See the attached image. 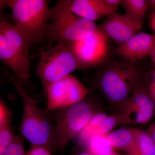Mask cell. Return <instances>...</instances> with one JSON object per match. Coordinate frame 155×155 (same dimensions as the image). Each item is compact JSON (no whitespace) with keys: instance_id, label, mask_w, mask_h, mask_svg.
<instances>
[{"instance_id":"1","label":"cell","mask_w":155,"mask_h":155,"mask_svg":"<svg viewBox=\"0 0 155 155\" xmlns=\"http://www.w3.org/2000/svg\"><path fill=\"white\" fill-rule=\"evenodd\" d=\"M137 62L108 59L97 71L94 86L110 103L120 107L144 79L143 70Z\"/></svg>"},{"instance_id":"2","label":"cell","mask_w":155,"mask_h":155,"mask_svg":"<svg viewBox=\"0 0 155 155\" xmlns=\"http://www.w3.org/2000/svg\"><path fill=\"white\" fill-rule=\"evenodd\" d=\"M2 70L14 84L22 99L23 110L19 127L20 134L30 143L31 145L44 147L53 153L57 150L55 128L49 112L38 107L8 69L4 68Z\"/></svg>"},{"instance_id":"3","label":"cell","mask_w":155,"mask_h":155,"mask_svg":"<svg viewBox=\"0 0 155 155\" xmlns=\"http://www.w3.org/2000/svg\"><path fill=\"white\" fill-rule=\"evenodd\" d=\"M70 0L58 1L49 14L46 38L57 43L68 45L92 35L97 26L94 22L73 14Z\"/></svg>"},{"instance_id":"4","label":"cell","mask_w":155,"mask_h":155,"mask_svg":"<svg viewBox=\"0 0 155 155\" xmlns=\"http://www.w3.org/2000/svg\"><path fill=\"white\" fill-rule=\"evenodd\" d=\"M15 26L29 46L46 38L50 10L45 0H9Z\"/></svg>"},{"instance_id":"5","label":"cell","mask_w":155,"mask_h":155,"mask_svg":"<svg viewBox=\"0 0 155 155\" xmlns=\"http://www.w3.org/2000/svg\"><path fill=\"white\" fill-rule=\"evenodd\" d=\"M29 45L15 25L1 20L0 59L13 71L15 78L22 84L29 81L30 64Z\"/></svg>"},{"instance_id":"6","label":"cell","mask_w":155,"mask_h":155,"mask_svg":"<svg viewBox=\"0 0 155 155\" xmlns=\"http://www.w3.org/2000/svg\"><path fill=\"white\" fill-rule=\"evenodd\" d=\"M84 99L71 105L48 111L55 122L56 147L61 153L97 113L93 103Z\"/></svg>"},{"instance_id":"7","label":"cell","mask_w":155,"mask_h":155,"mask_svg":"<svg viewBox=\"0 0 155 155\" xmlns=\"http://www.w3.org/2000/svg\"><path fill=\"white\" fill-rule=\"evenodd\" d=\"M81 69L69 45L57 43L41 53L36 75L41 81L45 94L52 84Z\"/></svg>"},{"instance_id":"8","label":"cell","mask_w":155,"mask_h":155,"mask_svg":"<svg viewBox=\"0 0 155 155\" xmlns=\"http://www.w3.org/2000/svg\"><path fill=\"white\" fill-rule=\"evenodd\" d=\"M109 38L100 27L90 36L69 45L81 69L100 66L110 54Z\"/></svg>"},{"instance_id":"9","label":"cell","mask_w":155,"mask_h":155,"mask_svg":"<svg viewBox=\"0 0 155 155\" xmlns=\"http://www.w3.org/2000/svg\"><path fill=\"white\" fill-rule=\"evenodd\" d=\"M91 92L75 76L70 74L49 87L46 110L51 111L80 101Z\"/></svg>"},{"instance_id":"10","label":"cell","mask_w":155,"mask_h":155,"mask_svg":"<svg viewBox=\"0 0 155 155\" xmlns=\"http://www.w3.org/2000/svg\"><path fill=\"white\" fill-rule=\"evenodd\" d=\"M119 110L127 123L142 124L152 119L155 113V104L150 98L144 79L121 105Z\"/></svg>"},{"instance_id":"11","label":"cell","mask_w":155,"mask_h":155,"mask_svg":"<svg viewBox=\"0 0 155 155\" xmlns=\"http://www.w3.org/2000/svg\"><path fill=\"white\" fill-rule=\"evenodd\" d=\"M142 26L126 14L114 12L107 16L100 27L119 46L137 34Z\"/></svg>"},{"instance_id":"12","label":"cell","mask_w":155,"mask_h":155,"mask_svg":"<svg viewBox=\"0 0 155 155\" xmlns=\"http://www.w3.org/2000/svg\"><path fill=\"white\" fill-rule=\"evenodd\" d=\"M155 46V35L140 32L118 46L114 54L121 60L137 62L149 55Z\"/></svg>"},{"instance_id":"13","label":"cell","mask_w":155,"mask_h":155,"mask_svg":"<svg viewBox=\"0 0 155 155\" xmlns=\"http://www.w3.org/2000/svg\"><path fill=\"white\" fill-rule=\"evenodd\" d=\"M70 9L76 16L94 22L116 11L107 6L104 0H73Z\"/></svg>"},{"instance_id":"14","label":"cell","mask_w":155,"mask_h":155,"mask_svg":"<svg viewBox=\"0 0 155 155\" xmlns=\"http://www.w3.org/2000/svg\"><path fill=\"white\" fill-rule=\"evenodd\" d=\"M13 113L2 98L0 101V155H5L15 137L12 124Z\"/></svg>"},{"instance_id":"15","label":"cell","mask_w":155,"mask_h":155,"mask_svg":"<svg viewBox=\"0 0 155 155\" xmlns=\"http://www.w3.org/2000/svg\"><path fill=\"white\" fill-rule=\"evenodd\" d=\"M105 136L114 148L123 150L126 154L133 150L136 143V128H119L113 130Z\"/></svg>"},{"instance_id":"16","label":"cell","mask_w":155,"mask_h":155,"mask_svg":"<svg viewBox=\"0 0 155 155\" xmlns=\"http://www.w3.org/2000/svg\"><path fill=\"white\" fill-rule=\"evenodd\" d=\"M108 116L104 113H96L83 130L76 136L78 144L83 147L91 137L97 135L100 127Z\"/></svg>"},{"instance_id":"17","label":"cell","mask_w":155,"mask_h":155,"mask_svg":"<svg viewBox=\"0 0 155 155\" xmlns=\"http://www.w3.org/2000/svg\"><path fill=\"white\" fill-rule=\"evenodd\" d=\"M136 131L135 146L126 155H155V143L147 132L136 128Z\"/></svg>"},{"instance_id":"18","label":"cell","mask_w":155,"mask_h":155,"mask_svg":"<svg viewBox=\"0 0 155 155\" xmlns=\"http://www.w3.org/2000/svg\"><path fill=\"white\" fill-rule=\"evenodd\" d=\"M86 151L92 155H106L115 152L105 135H95L87 140L84 146Z\"/></svg>"},{"instance_id":"19","label":"cell","mask_w":155,"mask_h":155,"mask_svg":"<svg viewBox=\"0 0 155 155\" xmlns=\"http://www.w3.org/2000/svg\"><path fill=\"white\" fill-rule=\"evenodd\" d=\"M121 5L125 11V14L143 24L145 14L148 8L145 0H121Z\"/></svg>"},{"instance_id":"20","label":"cell","mask_w":155,"mask_h":155,"mask_svg":"<svg viewBox=\"0 0 155 155\" xmlns=\"http://www.w3.org/2000/svg\"><path fill=\"white\" fill-rule=\"evenodd\" d=\"M123 124H127V122L122 114L109 115L101 125L97 135H106L113 131L116 126Z\"/></svg>"},{"instance_id":"21","label":"cell","mask_w":155,"mask_h":155,"mask_svg":"<svg viewBox=\"0 0 155 155\" xmlns=\"http://www.w3.org/2000/svg\"><path fill=\"white\" fill-rule=\"evenodd\" d=\"M24 140L25 137L21 134L16 135L5 155H26Z\"/></svg>"},{"instance_id":"22","label":"cell","mask_w":155,"mask_h":155,"mask_svg":"<svg viewBox=\"0 0 155 155\" xmlns=\"http://www.w3.org/2000/svg\"><path fill=\"white\" fill-rule=\"evenodd\" d=\"M26 155H52V153L44 147L31 145Z\"/></svg>"},{"instance_id":"23","label":"cell","mask_w":155,"mask_h":155,"mask_svg":"<svg viewBox=\"0 0 155 155\" xmlns=\"http://www.w3.org/2000/svg\"><path fill=\"white\" fill-rule=\"evenodd\" d=\"M104 2L109 8L116 11L121 3V0H104Z\"/></svg>"},{"instance_id":"24","label":"cell","mask_w":155,"mask_h":155,"mask_svg":"<svg viewBox=\"0 0 155 155\" xmlns=\"http://www.w3.org/2000/svg\"><path fill=\"white\" fill-rule=\"evenodd\" d=\"M145 84L148 89L150 98L153 101V102L155 104V86L152 83H145Z\"/></svg>"},{"instance_id":"25","label":"cell","mask_w":155,"mask_h":155,"mask_svg":"<svg viewBox=\"0 0 155 155\" xmlns=\"http://www.w3.org/2000/svg\"><path fill=\"white\" fill-rule=\"evenodd\" d=\"M147 132L155 143V122L150 126Z\"/></svg>"},{"instance_id":"26","label":"cell","mask_w":155,"mask_h":155,"mask_svg":"<svg viewBox=\"0 0 155 155\" xmlns=\"http://www.w3.org/2000/svg\"><path fill=\"white\" fill-rule=\"evenodd\" d=\"M147 2L148 8L150 9L153 13H155V0H148Z\"/></svg>"},{"instance_id":"27","label":"cell","mask_w":155,"mask_h":155,"mask_svg":"<svg viewBox=\"0 0 155 155\" xmlns=\"http://www.w3.org/2000/svg\"><path fill=\"white\" fill-rule=\"evenodd\" d=\"M150 25L151 28L155 33V13H153L151 16Z\"/></svg>"},{"instance_id":"28","label":"cell","mask_w":155,"mask_h":155,"mask_svg":"<svg viewBox=\"0 0 155 155\" xmlns=\"http://www.w3.org/2000/svg\"><path fill=\"white\" fill-rule=\"evenodd\" d=\"M150 75H151V79L150 80V81H144L145 83H150L153 84L155 86V70H153L152 72H151Z\"/></svg>"},{"instance_id":"29","label":"cell","mask_w":155,"mask_h":155,"mask_svg":"<svg viewBox=\"0 0 155 155\" xmlns=\"http://www.w3.org/2000/svg\"><path fill=\"white\" fill-rule=\"evenodd\" d=\"M149 55L150 56V58H151L152 61L153 62L155 66V46L152 50L150 53Z\"/></svg>"},{"instance_id":"30","label":"cell","mask_w":155,"mask_h":155,"mask_svg":"<svg viewBox=\"0 0 155 155\" xmlns=\"http://www.w3.org/2000/svg\"><path fill=\"white\" fill-rule=\"evenodd\" d=\"M72 155H92L90 153L87 151L81 152H77L74 153Z\"/></svg>"},{"instance_id":"31","label":"cell","mask_w":155,"mask_h":155,"mask_svg":"<svg viewBox=\"0 0 155 155\" xmlns=\"http://www.w3.org/2000/svg\"><path fill=\"white\" fill-rule=\"evenodd\" d=\"M115 152L111 153L109 154L106 155H115Z\"/></svg>"},{"instance_id":"32","label":"cell","mask_w":155,"mask_h":155,"mask_svg":"<svg viewBox=\"0 0 155 155\" xmlns=\"http://www.w3.org/2000/svg\"><path fill=\"white\" fill-rule=\"evenodd\" d=\"M115 155H122L120 154H119V153H116V152H115Z\"/></svg>"}]
</instances>
